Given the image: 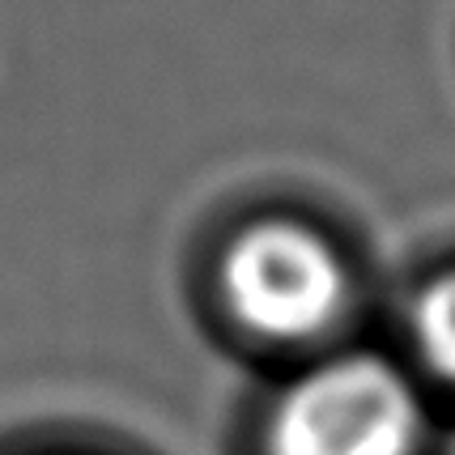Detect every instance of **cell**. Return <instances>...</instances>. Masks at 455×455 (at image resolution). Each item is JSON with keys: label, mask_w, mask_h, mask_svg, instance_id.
<instances>
[{"label": "cell", "mask_w": 455, "mask_h": 455, "mask_svg": "<svg viewBox=\"0 0 455 455\" xmlns=\"http://www.w3.org/2000/svg\"><path fill=\"white\" fill-rule=\"evenodd\" d=\"M400 357L426 383L443 417H455V264H443L421 281L404 307Z\"/></svg>", "instance_id": "3957f363"}, {"label": "cell", "mask_w": 455, "mask_h": 455, "mask_svg": "<svg viewBox=\"0 0 455 455\" xmlns=\"http://www.w3.org/2000/svg\"><path fill=\"white\" fill-rule=\"evenodd\" d=\"M443 421L400 349L340 340L281 371L251 417V455H435Z\"/></svg>", "instance_id": "6da1fadb"}, {"label": "cell", "mask_w": 455, "mask_h": 455, "mask_svg": "<svg viewBox=\"0 0 455 455\" xmlns=\"http://www.w3.org/2000/svg\"><path fill=\"white\" fill-rule=\"evenodd\" d=\"M213 302L238 340L298 362L345 340L357 307V273L323 226L264 213L230 230L218 247Z\"/></svg>", "instance_id": "7a4b0ae2"}]
</instances>
